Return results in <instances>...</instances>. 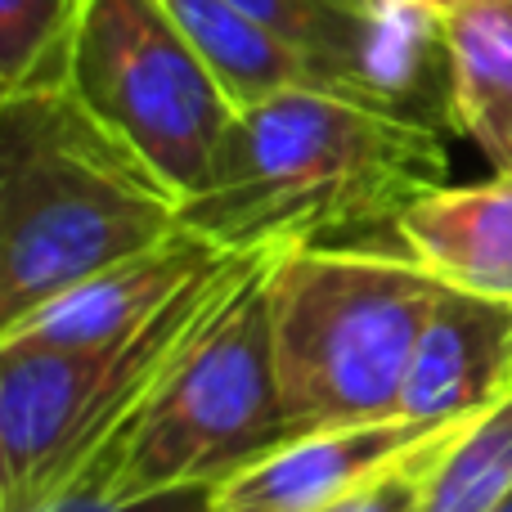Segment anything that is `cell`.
I'll return each instance as SVG.
<instances>
[{
    "mask_svg": "<svg viewBox=\"0 0 512 512\" xmlns=\"http://www.w3.org/2000/svg\"><path fill=\"white\" fill-rule=\"evenodd\" d=\"M445 131L328 90H283L234 117L216 176L180 221L212 252L364 248L450 185Z\"/></svg>",
    "mask_w": 512,
    "mask_h": 512,
    "instance_id": "obj_1",
    "label": "cell"
},
{
    "mask_svg": "<svg viewBox=\"0 0 512 512\" xmlns=\"http://www.w3.org/2000/svg\"><path fill=\"white\" fill-rule=\"evenodd\" d=\"M180 234V203L72 90L0 99V333Z\"/></svg>",
    "mask_w": 512,
    "mask_h": 512,
    "instance_id": "obj_2",
    "label": "cell"
},
{
    "mask_svg": "<svg viewBox=\"0 0 512 512\" xmlns=\"http://www.w3.org/2000/svg\"><path fill=\"white\" fill-rule=\"evenodd\" d=\"M256 256L221 252L140 328L95 346H0V512L104 490L122 436Z\"/></svg>",
    "mask_w": 512,
    "mask_h": 512,
    "instance_id": "obj_3",
    "label": "cell"
},
{
    "mask_svg": "<svg viewBox=\"0 0 512 512\" xmlns=\"http://www.w3.org/2000/svg\"><path fill=\"white\" fill-rule=\"evenodd\" d=\"M441 283L396 243L274 252L265 274L288 441L400 418Z\"/></svg>",
    "mask_w": 512,
    "mask_h": 512,
    "instance_id": "obj_4",
    "label": "cell"
},
{
    "mask_svg": "<svg viewBox=\"0 0 512 512\" xmlns=\"http://www.w3.org/2000/svg\"><path fill=\"white\" fill-rule=\"evenodd\" d=\"M270 256L248 265L113 450L104 472L113 504L216 490L288 441L265 301Z\"/></svg>",
    "mask_w": 512,
    "mask_h": 512,
    "instance_id": "obj_5",
    "label": "cell"
},
{
    "mask_svg": "<svg viewBox=\"0 0 512 512\" xmlns=\"http://www.w3.org/2000/svg\"><path fill=\"white\" fill-rule=\"evenodd\" d=\"M68 90L180 207L212 185L239 117L162 0H81Z\"/></svg>",
    "mask_w": 512,
    "mask_h": 512,
    "instance_id": "obj_6",
    "label": "cell"
},
{
    "mask_svg": "<svg viewBox=\"0 0 512 512\" xmlns=\"http://www.w3.org/2000/svg\"><path fill=\"white\" fill-rule=\"evenodd\" d=\"M450 432L454 427L387 418V423L297 436L221 481L207 495V512H328L396 468L432 454Z\"/></svg>",
    "mask_w": 512,
    "mask_h": 512,
    "instance_id": "obj_7",
    "label": "cell"
},
{
    "mask_svg": "<svg viewBox=\"0 0 512 512\" xmlns=\"http://www.w3.org/2000/svg\"><path fill=\"white\" fill-rule=\"evenodd\" d=\"M512 396V301L441 288L414 346L400 418L463 427Z\"/></svg>",
    "mask_w": 512,
    "mask_h": 512,
    "instance_id": "obj_8",
    "label": "cell"
},
{
    "mask_svg": "<svg viewBox=\"0 0 512 512\" xmlns=\"http://www.w3.org/2000/svg\"><path fill=\"white\" fill-rule=\"evenodd\" d=\"M391 243L441 288L512 301V171L423 194Z\"/></svg>",
    "mask_w": 512,
    "mask_h": 512,
    "instance_id": "obj_9",
    "label": "cell"
},
{
    "mask_svg": "<svg viewBox=\"0 0 512 512\" xmlns=\"http://www.w3.org/2000/svg\"><path fill=\"white\" fill-rule=\"evenodd\" d=\"M212 256L221 252H212L185 230L180 239L162 243V248L144 256H131V261L68 288L63 297L45 301L23 324L5 328L0 346H95L108 342V337H122L131 328H140L149 315H158Z\"/></svg>",
    "mask_w": 512,
    "mask_h": 512,
    "instance_id": "obj_10",
    "label": "cell"
},
{
    "mask_svg": "<svg viewBox=\"0 0 512 512\" xmlns=\"http://www.w3.org/2000/svg\"><path fill=\"white\" fill-rule=\"evenodd\" d=\"M450 117L495 171H512V0H445Z\"/></svg>",
    "mask_w": 512,
    "mask_h": 512,
    "instance_id": "obj_11",
    "label": "cell"
},
{
    "mask_svg": "<svg viewBox=\"0 0 512 512\" xmlns=\"http://www.w3.org/2000/svg\"><path fill=\"white\" fill-rule=\"evenodd\" d=\"M162 5L185 32V41L198 50V59L212 68V77L221 81V90L239 113L270 95H283V90H328V95H337V86L319 63L283 45L279 36L265 32L256 18H248L230 0H162Z\"/></svg>",
    "mask_w": 512,
    "mask_h": 512,
    "instance_id": "obj_12",
    "label": "cell"
},
{
    "mask_svg": "<svg viewBox=\"0 0 512 512\" xmlns=\"http://www.w3.org/2000/svg\"><path fill=\"white\" fill-rule=\"evenodd\" d=\"M512 499V396L454 427L423 463L414 512H499Z\"/></svg>",
    "mask_w": 512,
    "mask_h": 512,
    "instance_id": "obj_13",
    "label": "cell"
},
{
    "mask_svg": "<svg viewBox=\"0 0 512 512\" xmlns=\"http://www.w3.org/2000/svg\"><path fill=\"white\" fill-rule=\"evenodd\" d=\"M81 0H0V99L68 90Z\"/></svg>",
    "mask_w": 512,
    "mask_h": 512,
    "instance_id": "obj_14",
    "label": "cell"
},
{
    "mask_svg": "<svg viewBox=\"0 0 512 512\" xmlns=\"http://www.w3.org/2000/svg\"><path fill=\"white\" fill-rule=\"evenodd\" d=\"M207 495L212 490H176V495L140 499V504H113L104 490H68L32 512H207Z\"/></svg>",
    "mask_w": 512,
    "mask_h": 512,
    "instance_id": "obj_15",
    "label": "cell"
},
{
    "mask_svg": "<svg viewBox=\"0 0 512 512\" xmlns=\"http://www.w3.org/2000/svg\"><path fill=\"white\" fill-rule=\"evenodd\" d=\"M427 459H432V454H423V459L396 468L391 477L373 481L369 490H360V495H351L346 504H337V508H328V512H414V504H418V481H423V463Z\"/></svg>",
    "mask_w": 512,
    "mask_h": 512,
    "instance_id": "obj_16",
    "label": "cell"
},
{
    "mask_svg": "<svg viewBox=\"0 0 512 512\" xmlns=\"http://www.w3.org/2000/svg\"><path fill=\"white\" fill-rule=\"evenodd\" d=\"M499 512H512V499H508V504H504V508H499Z\"/></svg>",
    "mask_w": 512,
    "mask_h": 512,
    "instance_id": "obj_17",
    "label": "cell"
}]
</instances>
